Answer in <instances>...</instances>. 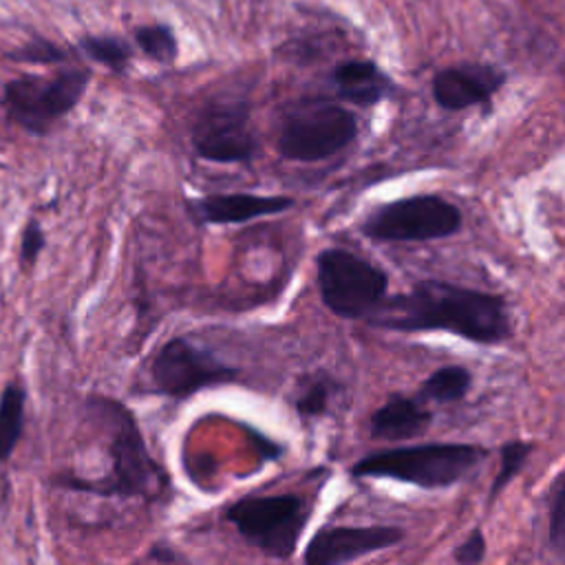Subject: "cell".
Returning <instances> with one entry per match:
<instances>
[{"label":"cell","mask_w":565,"mask_h":565,"mask_svg":"<svg viewBox=\"0 0 565 565\" xmlns=\"http://www.w3.org/2000/svg\"><path fill=\"white\" fill-rule=\"evenodd\" d=\"M26 393L18 384H7L0 395V466L13 455L24 430Z\"/></svg>","instance_id":"e0dca14e"},{"label":"cell","mask_w":565,"mask_h":565,"mask_svg":"<svg viewBox=\"0 0 565 565\" xmlns=\"http://www.w3.org/2000/svg\"><path fill=\"white\" fill-rule=\"evenodd\" d=\"M505 75L488 64L446 66L435 73L430 90L444 110H466L470 106H490Z\"/></svg>","instance_id":"7c38bea8"},{"label":"cell","mask_w":565,"mask_h":565,"mask_svg":"<svg viewBox=\"0 0 565 565\" xmlns=\"http://www.w3.org/2000/svg\"><path fill=\"white\" fill-rule=\"evenodd\" d=\"M44 245H46V236H44L42 225L35 218L26 221V225L22 230V238H20V267L31 269L35 265L38 256L42 254Z\"/></svg>","instance_id":"cb8c5ba5"},{"label":"cell","mask_w":565,"mask_h":565,"mask_svg":"<svg viewBox=\"0 0 565 565\" xmlns=\"http://www.w3.org/2000/svg\"><path fill=\"white\" fill-rule=\"evenodd\" d=\"M99 408L106 413L110 441V472L97 483H84L79 479L64 481L75 490H90L104 497H148L163 483V472L146 450V441L135 417L119 402L99 399Z\"/></svg>","instance_id":"3957f363"},{"label":"cell","mask_w":565,"mask_h":565,"mask_svg":"<svg viewBox=\"0 0 565 565\" xmlns=\"http://www.w3.org/2000/svg\"><path fill=\"white\" fill-rule=\"evenodd\" d=\"M150 375L157 393L183 399L207 386L236 380L238 369L185 338H172L157 351Z\"/></svg>","instance_id":"30bf717a"},{"label":"cell","mask_w":565,"mask_h":565,"mask_svg":"<svg viewBox=\"0 0 565 565\" xmlns=\"http://www.w3.org/2000/svg\"><path fill=\"white\" fill-rule=\"evenodd\" d=\"M358 137L355 115L333 102L302 99L287 108L276 148L289 161H322Z\"/></svg>","instance_id":"277c9868"},{"label":"cell","mask_w":565,"mask_h":565,"mask_svg":"<svg viewBox=\"0 0 565 565\" xmlns=\"http://www.w3.org/2000/svg\"><path fill=\"white\" fill-rule=\"evenodd\" d=\"M455 561L461 565H475L486 558V536L481 527H472L470 534L455 547Z\"/></svg>","instance_id":"d4e9b609"},{"label":"cell","mask_w":565,"mask_h":565,"mask_svg":"<svg viewBox=\"0 0 565 565\" xmlns=\"http://www.w3.org/2000/svg\"><path fill=\"white\" fill-rule=\"evenodd\" d=\"M294 201L289 196H263L249 192L210 194L192 203L194 214L207 225H236L252 218L271 216L289 210Z\"/></svg>","instance_id":"4fadbf2b"},{"label":"cell","mask_w":565,"mask_h":565,"mask_svg":"<svg viewBox=\"0 0 565 565\" xmlns=\"http://www.w3.org/2000/svg\"><path fill=\"white\" fill-rule=\"evenodd\" d=\"M338 95L355 106H375L393 93L391 77L371 60H349L331 73Z\"/></svg>","instance_id":"9a60e30c"},{"label":"cell","mask_w":565,"mask_h":565,"mask_svg":"<svg viewBox=\"0 0 565 565\" xmlns=\"http://www.w3.org/2000/svg\"><path fill=\"white\" fill-rule=\"evenodd\" d=\"M236 532L271 558H289L309 521L305 499L298 494L245 497L225 510Z\"/></svg>","instance_id":"52a82bcc"},{"label":"cell","mask_w":565,"mask_h":565,"mask_svg":"<svg viewBox=\"0 0 565 565\" xmlns=\"http://www.w3.org/2000/svg\"><path fill=\"white\" fill-rule=\"evenodd\" d=\"M472 386V373L466 366L448 364L435 369L419 386L422 399L437 404H455L468 395Z\"/></svg>","instance_id":"2e32d148"},{"label":"cell","mask_w":565,"mask_h":565,"mask_svg":"<svg viewBox=\"0 0 565 565\" xmlns=\"http://www.w3.org/2000/svg\"><path fill=\"white\" fill-rule=\"evenodd\" d=\"M9 57L15 62H29V64H55V62H62L66 53L49 40H33L20 46L18 51H11Z\"/></svg>","instance_id":"603a6c76"},{"label":"cell","mask_w":565,"mask_h":565,"mask_svg":"<svg viewBox=\"0 0 565 565\" xmlns=\"http://www.w3.org/2000/svg\"><path fill=\"white\" fill-rule=\"evenodd\" d=\"M404 530L397 525H324L307 543V565H340L397 545Z\"/></svg>","instance_id":"8fae6325"},{"label":"cell","mask_w":565,"mask_h":565,"mask_svg":"<svg viewBox=\"0 0 565 565\" xmlns=\"http://www.w3.org/2000/svg\"><path fill=\"white\" fill-rule=\"evenodd\" d=\"M79 49L115 73H121L132 55L130 44L117 35H86L79 40Z\"/></svg>","instance_id":"d6986e66"},{"label":"cell","mask_w":565,"mask_h":565,"mask_svg":"<svg viewBox=\"0 0 565 565\" xmlns=\"http://www.w3.org/2000/svg\"><path fill=\"white\" fill-rule=\"evenodd\" d=\"M90 82V71L66 68L55 77L24 75L4 86V106L11 121L26 132L44 135L64 115H68Z\"/></svg>","instance_id":"ba28073f"},{"label":"cell","mask_w":565,"mask_h":565,"mask_svg":"<svg viewBox=\"0 0 565 565\" xmlns=\"http://www.w3.org/2000/svg\"><path fill=\"white\" fill-rule=\"evenodd\" d=\"M433 413L422 399L393 393L382 406H377L369 419V430L375 439L404 441L419 437L428 430Z\"/></svg>","instance_id":"5bb4252c"},{"label":"cell","mask_w":565,"mask_h":565,"mask_svg":"<svg viewBox=\"0 0 565 565\" xmlns=\"http://www.w3.org/2000/svg\"><path fill=\"white\" fill-rule=\"evenodd\" d=\"M532 450H534V444L525 441V439H510L501 446L499 470H497V475L490 483V490H488V505H492L497 501V497L501 494V490L523 470Z\"/></svg>","instance_id":"ac0fdd59"},{"label":"cell","mask_w":565,"mask_h":565,"mask_svg":"<svg viewBox=\"0 0 565 565\" xmlns=\"http://www.w3.org/2000/svg\"><path fill=\"white\" fill-rule=\"evenodd\" d=\"M461 210L441 194H413L373 207L360 232L380 243H426L461 230Z\"/></svg>","instance_id":"8992f818"},{"label":"cell","mask_w":565,"mask_h":565,"mask_svg":"<svg viewBox=\"0 0 565 565\" xmlns=\"http://www.w3.org/2000/svg\"><path fill=\"white\" fill-rule=\"evenodd\" d=\"M547 541L552 550L565 556V472L556 479L547 501Z\"/></svg>","instance_id":"7402d4cb"},{"label":"cell","mask_w":565,"mask_h":565,"mask_svg":"<svg viewBox=\"0 0 565 565\" xmlns=\"http://www.w3.org/2000/svg\"><path fill=\"white\" fill-rule=\"evenodd\" d=\"M375 329L397 333L448 331L477 344H501L512 335V320L499 294L446 280H419L395 294L366 316Z\"/></svg>","instance_id":"6da1fadb"},{"label":"cell","mask_w":565,"mask_h":565,"mask_svg":"<svg viewBox=\"0 0 565 565\" xmlns=\"http://www.w3.org/2000/svg\"><path fill=\"white\" fill-rule=\"evenodd\" d=\"M194 152L212 163H247L258 141L249 121V106L241 99H216L207 104L192 124Z\"/></svg>","instance_id":"9c48e42d"},{"label":"cell","mask_w":565,"mask_h":565,"mask_svg":"<svg viewBox=\"0 0 565 565\" xmlns=\"http://www.w3.org/2000/svg\"><path fill=\"white\" fill-rule=\"evenodd\" d=\"M316 280L324 307L344 320H366L388 289L382 267L340 247L318 254Z\"/></svg>","instance_id":"5b68a950"},{"label":"cell","mask_w":565,"mask_h":565,"mask_svg":"<svg viewBox=\"0 0 565 565\" xmlns=\"http://www.w3.org/2000/svg\"><path fill=\"white\" fill-rule=\"evenodd\" d=\"M148 558L161 561V563H166V561H181V556H177V554H174L170 547H166V545H154L152 552L148 554Z\"/></svg>","instance_id":"484cf974"},{"label":"cell","mask_w":565,"mask_h":565,"mask_svg":"<svg viewBox=\"0 0 565 565\" xmlns=\"http://www.w3.org/2000/svg\"><path fill=\"white\" fill-rule=\"evenodd\" d=\"M331 393H333V382L329 377H322V375L311 377L294 397V406L302 417L324 415L331 402Z\"/></svg>","instance_id":"44dd1931"},{"label":"cell","mask_w":565,"mask_h":565,"mask_svg":"<svg viewBox=\"0 0 565 565\" xmlns=\"http://www.w3.org/2000/svg\"><path fill=\"white\" fill-rule=\"evenodd\" d=\"M486 450L475 444H417L373 450L351 466V475L395 479L426 490L448 488L481 463Z\"/></svg>","instance_id":"7a4b0ae2"},{"label":"cell","mask_w":565,"mask_h":565,"mask_svg":"<svg viewBox=\"0 0 565 565\" xmlns=\"http://www.w3.org/2000/svg\"><path fill=\"white\" fill-rule=\"evenodd\" d=\"M132 40L154 62L170 64L179 55V44H177L174 31L168 24H143V26H137L132 31Z\"/></svg>","instance_id":"ffe728a7"}]
</instances>
